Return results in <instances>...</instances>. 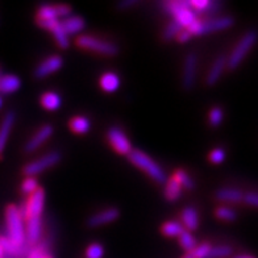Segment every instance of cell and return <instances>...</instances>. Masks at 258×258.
I'll return each mask as SVG.
<instances>
[{
	"label": "cell",
	"mask_w": 258,
	"mask_h": 258,
	"mask_svg": "<svg viewBox=\"0 0 258 258\" xmlns=\"http://www.w3.org/2000/svg\"><path fill=\"white\" fill-rule=\"evenodd\" d=\"M128 160L135 166L143 170L144 173L148 174L158 184L166 183V173L163 171L162 167L153 158H150L146 153H144V152H141L139 149H132V152L128 154Z\"/></svg>",
	"instance_id": "cell-1"
},
{
	"label": "cell",
	"mask_w": 258,
	"mask_h": 258,
	"mask_svg": "<svg viewBox=\"0 0 258 258\" xmlns=\"http://www.w3.org/2000/svg\"><path fill=\"white\" fill-rule=\"evenodd\" d=\"M6 216V224H7L8 236L11 241L16 244L17 246H27L25 244V227L24 220L21 219L17 206L15 204H8L4 212Z\"/></svg>",
	"instance_id": "cell-2"
},
{
	"label": "cell",
	"mask_w": 258,
	"mask_h": 258,
	"mask_svg": "<svg viewBox=\"0 0 258 258\" xmlns=\"http://www.w3.org/2000/svg\"><path fill=\"white\" fill-rule=\"evenodd\" d=\"M233 23V19L229 16H215L204 19V20L198 19L194 24L187 28V31L190 32L191 36H201V34L212 33V32L224 31V29L231 28Z\"/></svg>",
	"instance_id": "cell-3"
},
{
	"label": "cell",
	"mask_w": 258,
	"mask_h": 258,
	"mask_svg": "<svg viewBox=\"0 0 258 258\" xmlns=\"http://www.w3.org/2000/svg\"><path fill=\"white\" fill-rule=\"evenodd\" d=\"M255 41H257V33L254 31L246 32L236 44L231 54L227 57V68L231 70L237 69L245 58L248 57V54L255 45Z\"/></svg>",
	"instance_id": "cell-4"
},
{
	"label": "cell",
	"mask_w": 258,
	"mask_h": 258,
	"mask_svg": "<svg viewBox=\"0 0 258 258\" xmlns=\"http://www.w3.org/2000/svg\"><path fill=\"white\" fill-rule=\"evenodd\" d=\"M77 45L81 49L95 51L98 54L107 55V57H113V55H117V53H119L117 45L103 40V38L95 37V36H90V34H81L77 38Z\"/></svg>",
	"instance_id": "cell-5"
},
{
	"label": "cell",
	"mask_w": 258,
	"mask_h": 258,
	"mask_svg": "<svg viewBox=\"0 0 258 258\" xmlns=\"http://www.w3.org/2000/svg\"><path fill=\"white\" fill-rule=\"evenodd\" d=\"M61 161V153L59 152H50V153L45 154L38 160H34L32 162L27 163L23 167V174L25 177H36L38 174L44 173L50 167L55 166L58 162Z\"/></svg>",
	"instance_id": "cell-6"
},
{
	"label": "cell",
	"mask_w": 258,
	"mask_h": 258,
	"mask_svg": "<svg viewBox=\"0 0 258 258\" xmlns=\"http://www.w3.org/2000/svg\"><path fill=\"white\" fill-rule=\"evenodd\" d=\"M107 139H108V143L111 144L113 150L117 152L119 154L128 156L132 152V144L129 141L128 136L124 133V131H121L120 128H116L115 126V128L108 129Z\"/></svg>",
	"instance_id": "cell-7"
},
{
	"label": "cell",
	"mask_w": 258,
	"mask_h": 258,
	"mask_svg": "<svg viewBox=\"0 0 258 258\" xmlns=\"http://www.w3.org/2000/svg\"><path fill=\"white\" fill-rule=\"evenodd\" d=\"M25 211H27V219L41 218L45 206V190L42 187H38L32 195H29L28 201L24 202Z\"/></svg>",
	"instance_id": "cell-8"
},
{
	"label": "cell",
	"mask_w": 258,
	"mask_h": 258,
	"mask_svg": "<svg viewBox=\"0 0 258 258\" xmlns=\"http://www.w3.org/2000/svg\"><path fill=\"white\" fill-rule=\"evenodd\" d=\"M197 68H198V57L195 53H188L184 58L183 63V75H182V86L183 89L190 91L195 86L197 79Z\"/></svg>",
	"instance_id": "cell-9"
},
{
	"label": "cell",
	"mask_w": 258,
	"mask_h": 258,
	"mask_svg": "<svg viewBox=\"0 0 258 258\" xmlns=\"http://www.w3.org/2000/svg\"><path fill=\"white\" fill-rule=\"evenodd\" d=\"M53 132H54V128H53V125H50V124H45V125L41 126L37 132L34 133L33 136L29 139V141L25 144V153H33V152H36L42 144L46 143V141L53 136Z\"/></svg>",
	"instance_id": "cell-10"
},
{
	"label": "cell",
	"mask_w": 258,
	"mask_h": 258,
	"mask_svg": "<svg viewBox=\"0 0 258 258\" xmlns=\"http://www.w3.org/2000/svg\"><path fill=\"white\" fill-rule=\"evenodd\" d=\"M63 66V59L59 55H51L38 64L34 70V78L44 79L53 73L58 72Z\"/></svg>",
	"instance_id": "cell-11"
},
{
	"label": "cell",
	"mask_w": 258,
	"mask_h": 258,
	"mask_svg": "<svg viewBox=\"0 0 258 258\" xmlns=\"http://www.w3.org/2000/svg\"><path fill=\"white\" fill-rule=\"evenodd\" d=\"M25 227V244L34 246L37 245L42 236V220L41 218L27 219Z\"/></svg>",
	"instance_id": "cell-12"
},
{
	"label": "cell",
	"mask_w": 258,
	"mask_h": 258,
	"mask_svg": "<svg viewBox=\"0 0 258 258\" xmlns=\"http://www.w3.org/2000/svg\"><path fill=\"white\" fill-rule=\"evenodd\" d=\"M119 216L120 211L117 208H107V210H103L98 212V214L92 215L91 218L87 220V225L90 228L102 227V225L113 223V221L119 219Z\"/></svg>",
	"instance_id": "cell-13"
},
{
	"label": "cell",
	"mask_w": 258,
	"mask_h": 258,
	"mask_svg": "<svg viewBox=\"0 0 258 258\" xmlns=\"http://www.w3.org/2000/svg\"><path fill=\"white\" fill-rule=\"evenodd\" d=\"M225 68H227V55L221 54L219 57H216V59L214 61V63L211 64L210 70L207 73V77H206V85L207 86H215L219 82V79L221 78V75L224 73Z\"/></svg>",
	"instance_id": "cell-14"
},
{
	"label": "cell",
	"mask_w": 258,
	"mask_h": 258,
	"mask_svg": "<svg viewBox=\"0 0 258 258\" xmlns=\"http://www.w3.org/2000/svg\"><path fill=\"white\" fill-rule=\"evenodd\" d=\"M15 112L10 111V112L6 113V116L2 120V124H0V157L3 156V152L6 149V145H7L8 137L11 135V131H12V126L15 124Z\"/></svg>",
	"instance_id": "cell-15"
},
{
	"label": "cell",
	"mask_w": 258,
	"mask_h": 258,
	"mask_svg": "<svg viewBox=\"0 0 258 258\" xmlns=\"http://www.w3.org/2000/svg\"><path fill=\"white\" fill-rule=\"evenodd\" d=\"M21 81L14 74H2L0 77V94L8 95L20 89Z\"/></svg>",
	"instance_id": "cell-16"
},
{
	"label": "cell",
	"mask_w": 258,
	"mask_h": 258,
	"mask_svg": "<svg viewBox=\"0 0 258 258\" xmlns=\"http://www.w3.org/2000/svg\"><path fill=\"white\" fill-rule=\"evenodd\" d=\"M61 27L66 34H77L85 29L86 23L81 16H69L61 21Z\"/></svg>",
	"instance_id": "cell-17"
},
{
	"label": "cell",
	"mask_w": 258,
	"mask_h": 258,
	"mask_svg": "<svg viewBox=\"0 0 258 258\" xmlns=\"http://www.w3.org/2000/svg\"><path fill=\"white\" fill-rule=\"evenodd\" d=\"M100 87H102L103 91L109 92V94H112V92L117 91L120 87V77L116 73L113 72H107L100 77Z\"/></svg>",
	"instance_id": "cell-18"
},
{
	"label": "cell",
	"mask_w": 258,
	"mask_h": 258,
	"mask_svg": "<svg viewBox=\"0 0 258 258\" xmlns=\"http://www.w3.org/2000/svg\"><path fill=\"white\" fill-rule=\"evenodd\" d=\"M182 223L180 224L186 227V231H195L199 227V216H198V211L194 207H186L182 211Z\"/></svg>",
	"instance_id": "cell-19"
},
{
	"label": "cell",
	"mask_w": 258,
	"mask_h": 258,
	"mask_svg": "<svg viewBox=\"0 0 258 258\" xmlns=\"http://www.w3.org/2000/svg\"><path fill=\"white\" fill-rule=\"evenodd\" d=\"M173 20L177 21L178 24L183 28V29H187L191 24H194V23L198 20V17L197 14H195V12L191 10L190 6H188V7H184L183 10H180L179 12H177V14L174 15Z\"/></svg>",
	"instance_id": "cell-20"
},
{
	"label": "cell",
	"mask_w": 258,
	"mask_h": 258,
	"mask_svg": "<svg viewBox=\"0 0 258 258\" xmlns=\"http://www.w3.org/2000/svg\"><path fill=\"white\" fill-rule=\"evenodd\" d=\"M40 103L41 105H42L45 109H48V111H57V109L61 108L62 98L59 94H57V92H44L40 99Z\"/></svg>",
	"instance_id": "cell-21"
},
{
	"label": "cell",
	"mask_w": 258,
	"mask_h": 258,
	"mask_svg": "<svg viewBox=\"0 0 258 258\" xmlns=\"http://www.w3.org/2000/svg\"><path fill=\"white\" fill-rule=\"evenodd\" d=\"M244 194L237 188H220L216 192V199L220 202H229V203H238L242 201Z\"/></svg>",
	"instance_id": "cell-22"
},
{
	"label": "cell",
	"mask_w": 258,
	"mask_h": 258,
	"mask_svg": "<svg viewBox=\"0 0 258 258\" xmlns=\"http://www.w3.org/2000/svg\"><path fill=\"white\" fill-rule=\"evenodd\" d=\"M182 190H183V188L180 187V184L171 177L170 179H167L166 183H165V198H166L169 202L178 201V199L182 197Z\"/></svg>",
	"instance_id": "cell-23"
},
{
	"label": "cell",
	"mask_w": 258,
	"mask_h": 258,
	"mask_svg": "<svg viewBox=\"0 0 258 258\" xmlns=\"http://www.w3.org/2000/svg\"><path fill=\"white\" fill-rule=\"evenodd\" d=\"M69 126L77 135H85L91 128V121L85 116H75L69 121Z\"/></svg>",
	"instance_id": "cell-24"
},
{
	"label": "cell",
	"mask_w": 258,
	"mask_h": 258,
	"mask_svg": "<svg viewBox=\"0 0 258 258\" xmlns=\"http://www.w3.org/2000/svg\"><path fill=\"white\" fill-rule=\"evenodd\" d=\"M0 249L3 250L4 254L10 255H20L23 251H24L25 246H17L16 244L11 241V238L7 236H0Z\"/></svg>",
	"instance_id": "cell-25"
},
{
	"label": "cell",
	"mask_w": 258,
	"mask_h": 258,
	"mask_svg": "<svg viewBox=\"0 0 258 258\" xmlns=\"http://www.w3.org/2000/svg\"><path fill=\"white\" fill-rule=\"evenodd\" d=\"M183 225L180 224L179 221L170 220L166 221L165 224L161 227V232L162 234L167 236V237H178L182 232H183Z\"/></svg>",
	"instance_id": "cell-26"
},
{
	"label": "cell",
	"mask_w": 258,
	"mask_h": 258,
	"mask_svg": "<svg viewBox=\"0 0 258 258\" xmlns=\"http://www.w3.org/2000/svg\"><path fill=\"white\" fill-rule=\"evenodd\" d=\"M51 33H53V36H54L55 38V42H57V45L59 46L61 49H68L69 48V36L63 32V29H62L61 27V21H58L57 24L53 27V29H51Z\"/></svg>",
	"instance_id": "cell-27"
},
{
	"label": "cell",
	"mask_w": 258,
	"mask_h": 258,
	"mask_svg": "<svg viewBox=\"0 0 258 258\" xmlns=\"http://www.w3.org/2000/svg\"><path fill=\"white\" fill-rule=\"evenodd\" d=\"M188 6H190V2H186V0H169V2H165L162 4V8L166 14L174 16L177 12L183 10L184 7H188Z\"/></svg>",
	"instance_id": "cell-28"
},
{
	"label": "cell",
	"mask_w": 258,
	"mask_h": 258,
	"mask_svg": "<svg viewBox=\"0 0 258 258\" xmlns=\"http://www.w3.org/2000/svg\"><path fill=\"white\" fill-rule=\"evenodd\" d=\"M173 178L177 180L178 183L180 184V187L184 188V190H192L194 187H195L194 180L191 179L190 175H188L184 170H177V171L174 173Z\"/></svg>",
	"instance_id": "cell-29"
},
{
	"label": "cell",
	"mask_w": 258,
	"mask_h": 258,
	"mask_svg": "<svg viewBox=\"0 0 258 258\" xmlns=\"http://www.w3.org/2000/svg\"><path fill=\"white\" fill-rule=\"evenodd\" d=\"M36 19H38V20H58L55 6H48V4L41 6L37 11Z\"/></svg>",
	"instance_id": "cell-30"
},
{
	"label": "cell",
	"mask_w": 258,
	"mask_h": 258,
	"mask_svg": "<svg viewBox=\"0 0 258 258\" xmlns=\"http://www.w3.org/2000/svg\"><path fill=\"white\" fill-rule=\"evenodd\" d=\"M183 28L180 27L179 24H178L177 21L175 20H171L169 23V24L165 27V29H163V33H162V38L165 41H171L174 40V38H177L178 33H179L180 31H182Z\"/></svg>",
	"instance_id": "cell-31"
},
{
	"label": "cell",
	"mask_w": 258,
	"mask_h": 258,
	"mask_svg": "<svg viewBox=\"0 0 258 258\" xmlns=\"http://www.w3.org/2000/svg\"><path fill=\"white\" fill-rule=\"evenodd\" d=\"M178 238H179L180 246H182L186 251H191L192 249H195V246L198 245L195 237H194L190 232L186 231V229H183V232L178 236Z\"/></svg>",
	"instance_id": "cell-32"
},
{
	"label": "cell",
	"mask_w": 258,
	"mask_h": 258,
	"mask_svg": "<svg viewBox=\"0 0 258 258\" xmlns=\"http://www.w3.org/2000/svg\"><path fill=\"white\" fill-rule=\"evenodd\" d=\"M210 249L211 245L203 242L201 245H197L195 249H192L191 251H187L182 258H207L208 253H210Z\"/></svg>",
	"instance_id": "cell-33"
},
{
	"label": "cell",
	"mask_w": 258,
	"mask_h": 258,
	"mask_svg": "<svg viewBox=\"0 0 258 258\" xmlns=\"http://www.w3.org/2000/svg\"><path fill=\"white\" fill-rule=\"evenodd\" d=\"M215 216L223 221H233L234 219L237 218V214H236L231 207L220 206V207H218L215 210Z\"/></svg>",
	"instance_id": "cell-34"
},
{
	"label": "cell",
	"mask_w": 258,
	"mask_h": 258,
	"mask_svg": "<svg viewBox=\"0 0 258 258\" xmlns=\"http://www.w3.org/2000/svg\"><path fill=\"white\" fill-rule=\"evenodd\" d=\"M231 254H232L231 246H227V245H219V246H215V248L211 246L207 258H228V257H231Z\"/></svg>",
	"instance_id": "cell-35"
},
{
	"label": "cell",
	"mask_w": 258,
	"mask_h": 258,
	"mask_svg": "<svg viewBox=\"0 0 258 258\" xmlns=\"http://www.w3.org/2000/svg\"><path fill=\"white\" fill-rule=\"evenodd\" d=\"M223 117H224V113H223V109L220 107H214L208 113V121H210L211 126H214V128L220 125Z\"/></svg>",
	"instance_id": "cell-36"
},
{
	"label": "cell",
	"mask_w": 258,
	"mask_h": 258,
	"mask_svg": "<svg viewBox=\"0 0 258 258\" xmlns=\"http://www.w3.org/2000/svg\"><path fill=\"white\" fill-rule=\"evenodd\" d=\"M38 188V182L33 177H25V179L21 183V191L27 195H32L34 191Z\"/></svg>",
	"instance_id": "cell-37"
},
{
	"label": "cell",
	"mask_w": 258,
	"mask_h": 258,
	"mask_svg": "<svg viewBox=\"0 0 258 258\" xmlns=\"http://www.w3.org/2000/svg\"><path fill=\"white\" fill-rule=\"evenodd\" d=\"M48 255L46 244H40V242L37 245H34L28 253V258H46Z\"/></svg>",
	"instance_id": "cell-38"
},
{
	"label": "cell",
	"mask_w": 258,
	"mask_h": 258,
	"mask_svg": "<svg viewBox=\"0 0 258 258\" xmlns=\"http://www.w3.org/2000/svg\"><path fill=\"white\" fill-rule=\"evenodd\" d=\"M103 255H104V248L98 242L91 244L86 249V258H103Z\"/></svg>",
	"instance_id": "cell-39"
},
{
	"label": "cell",
	"mask_w": 258,
	"mask_h": 258,
	"mask_svg": "<svg viewBox=\"0 0 258 258\" xmlns=\"http://www.w3.org/2000/svg\"><path fill=\"white\" fill-rule=\"evenodd\" d=\"M220 10H221L220 2H218V0H208V6L203 14L207 15L208 19H210V17H215V15L219 14Z\"/></svg>",
	"instance_id": "cell-40"
},
{
	"label": "cell",
	"mask_w": 258,
	"mask_h": 258,
	"mask_svg": "<svg viewBox=\"0 0 258 258\" xmlns=\"http://www.w3.org/2000/svg\"><path fill=\"white\" fill-rule=\"evenodd\" d=\"M208 160L215 165L221 163L225 160V150L221 148H216V149L211 150V153L208 154Z\"/></svg>",
	"instance_id": "cell-41"
},
{
	"label": "cell",
	"mask_w": 258,
	"mask_h": 258,
	"mask_svg": "<svg viewBox=\"0 0 258 258\" xmlns=\"http://www.w3.org/2000/svg\"><path fill=\"white\" fill-rule=\"evenodd\" d=\"M242 201H244L245 203H248L249 206H253V207H255V206L258 204L257 194H255V192H248L246 195H244Z\"/></svg>",
	"instance_id": "cell-42"
},
{
	"label": "cell",
	"mask_w": 258,
	"mask_h": 258,
	"mask_svg": "<svg viewBox=\"0 0 258 258\" xmlns=\"http://www.w3.org/2000/svg\"><path fill=\"white\" fill-rule=\"evenodd\" d=\"M191 37H192V36H191V34H190V32L187 31V29H182V31H180L179 33H178L177 40L179 41L180 44H184V42H187V41L190 40Z\"/></svg>",
	"instance_id": "cell-43"
},
{
	"label": "cell",
	"mask_w": 258,
	"mask_h": 258,
	"mask_svg": "<svg viewBox=\"0 0 258 258\" xmlns=\"http://www.w3.org/2000/svg\"><path fill=\"white\" fill-rule=\"evenodd\" d=\"M136 3V2H124V3H120L119 7L120 8H124V7H131V6H133V4Z\"/></svg>",
	"instance_id": "cell-44"
},
{
	"label": "cell",
	"mask_w": 258,
	"mask_h": 258,
	"mask_svg": "<svg viewBox=\"0 0 258 258\" xmlns=\"http://www.w3.org/2000/svg\"><path fill=\"white\" fill-rule=\"evenodd\" d=\"M233 258H254L253 255H248V254H241V255H234Z\"/></svg>",
	"instance_id": "cell-45"
},
{
	"label": "cell",
	"mask_w": 258,
	"mask_h": 258,
	"mask_svg": "<svg viewBox=\"0 0 258 258\" xmlns=\"http://www.w3.org/2000/svg\"><path fill=\"white\" fill-rule=\"evenodd\" d=\"M3 257H4V253H3V250L0 249V258H3Z\"/></svg>",
	"instance_id": "cell-46"
},
{
	"label": "cell",
	"mask_w": 258,
	"mask_h": 258,
	"mask_svg": "<svg viewBox=\"0 0 258 258\" xmlns=\"http://www.w3.org/2000/svg\"><path fill=\"white\" fill-rule=\"evenodd\" d=\"M0 107H2V98H0Z\"/></svg>",
	"instance_id": "cell-47"
},
{
	"label": "cell",
	"mask_w": 258,
	"mask_h": 258,
	"mask_svg": "<svg viewBox=\"0 0 258 258\" xmlns=\"http://www.w3.org/2000/svg\"><path fill=\"white\" fill-rule=\"evenodd\" d=\"M0 77H2V69H0Z\"/></svg>",
	"instance_id": "cell-48"
},
{
	"label": "cell",
	"mask_w": 258,
	"mask_h": 258,
	"mask_svg": "<svg viewBox=\"0 0 258 258\" xmlns=\"http://www.w3.org/2000/svg\"><path fill=\"white\" fill-rule=\"evenodd\" d=\"M46 258H53V257H50V255H48V257H46Z\"/></svg>",
	"instance_id": "cell-49"
}]
</instances>
